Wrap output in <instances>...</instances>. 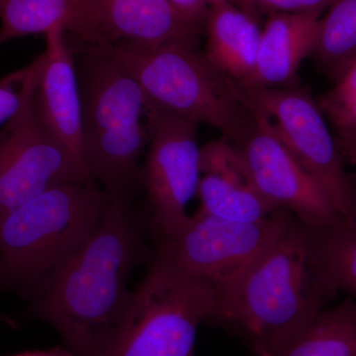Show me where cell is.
Returning a JSON list of instances; mask_svg holds the SVG:
<instances>
[{"mask_svg": "<svg viewBox=\"0 0 356 356\" xmlns=\"http://www.w3.org/2000/svg\"><path fill=\"white\" fill-rule=\"evenodd\" d=\"M254 111L252 126L229 142L257 192L275 209L286 210L318 231L344 224L327 194L297 161L270 119Z\"/></svg>", "mask_w": 356, "mask_h": 356, "instance_id": "10", "label": "cell"}, {"mask_svg": "<svg viewBox=\"0 0 356 356\" xmlns=\"http://www.w3.org/2000/svg\"><path fill=\"white\" fill-rule=\"evenodd\" d=\"M273 356H356V301L327 307Z\"/></svg>", "mask_w": 356, "mask_h": 356, "instance_id": "18", "label": "cell"}, {"mask_svg": "<svg viewBox=\"0 0 356 356\" xmlns=\"http://www.w3.org/2000/svg\"><path fill=\"white\" fill-rule=\"evenodd\" d=\"M0 21V44L56 28L89 46L106 44L96 0H4Z\"/></svg>", "mask_w": 356, "mask_h": 356, "instance_id": "16", "label": "cell"}, {"mask_svg": "<svg viewBox=\"0 0 356 356\" xmlns=\"http://www.w3.org/2000/svg\"><path fill=\"white\" fill-rule=\"evenodd\" d=\"M334 0H287L286 13L322 14Z\"/></svg>", "mask_w": 356, "mask_h": 356, "instance_id": "24", "label": "cell"}, {"mask_svg": "<svg viewBox=\"0 0 356 356\" xmlns=\"http://www.w3.org/2000/svg\"><path fill=\"white\" fill-rule=\"evenodd\" d=\"M149 140L140 185L149 202L152 238L170 235L188 219L198 193L201 149L198 125L178 115L147 108Z\"/></svg>", "mask_w": 356, "mask_h": 356, "instance_id": "9", "label": "cell"}, {"mask_svg": "<svg viewBox=\"0 0 356 356\" xmlns=\"http://www.w3.org/2000/svg\"><path fill=\"white\" fill-rule=\"evenodd\" d=\"M107 194L93 180L54 187L0 219V294L27 300L92 233Z\"/></svg>", "mask_w": 356, "mask_h": 356, "instance_id": "5", "label": "cell"}, {"mask_svg": "<svg viewBox=\"0 0 356 356\" xmlns=\"http://www.w3.org/2000/svg\"><path fill=\"white\" fill-rule=\"evenodd\" d=\"M149 211L107 194L97 226L26 300L23 316L51 325L74 356H107L125 330L133 271L153 259Z\"/></svg>", "mask_w": 356, "mask_h": 356, "instance_id": "1", "label": "cell"}, {"mask_svg": "<svg viewBox=\"0 0 356 356\" xmlns=\"http://www.w3.org/2000/svg\"><path fill=\"white\" fill-rule=\"evenodd\" d=\"M182 17L192 24L204 28L209 6L205 0H168Z\"/></svg>", "mask_w": 356, "mask_h": 356, "instance_id": "23", "label": "cell"}, {"mask_svg": "<svg viewBox=\"0 0 356 356\" xmlns=\"http://www.w3.org/2000/svg\"><path fill=\"white\" fill-rule=\"evenodd\" d=\"M44 36L43 64L34 95L37 115L46 132L86 170L83 102L76 56L62 29L56 28Z\"/></svg>", "mask_w": 356, "mask_h": 356, "instance_id": "12", "label": "cell"}, {"mask_svg": "<svg viewBox=\"0 0 356 356\" xmlns=\"http://www.w3.org/2000/svg\"><path fill=\"white\" fill-rule=\"evenodd\" d=\"M318 13H273L261 30L257 63L245 88H284L299 84L302 63L317 43Z\"/></svg>", "mask_w": 356, "mask_h": 356, "instance_id": "14", "label": "cell"}, {"mask_svg": "<svg viewBox=\"0 0 356 356\" xmlns=\"http://www.w3.org/2000/svg\"><path fill=\"white\" fill-rule=\"evenodd\" d=\"M42 64L43 57L41 55L31 64L0 79V125L6 124L19 111L37 83Z\"/></svg>", "mask_w": 356, "mask_h": 356, "instance_id": "22", "label": "cell"}, {"mask_svg": "<svg viewBox=\"0 0 356 356\" xmlns=\"http://www.w3.org/2000/svg\"><path fill=\"white\" fill-rule=\"evenodd\" d=\"M291 214L278 210L264 221L240 222L198 211L170 235L152 238L154 252L180 273L209 285L217 293L219 307L277 238Z\"/></svg>", "mask_w": 356, "mask_h": 356, "instance_id": "7", "label": "cell"}, {"mask_svg": "<svg viewBox=\"0 0 356 356\" xmlns=\"http://www.w3.org/2000/svg\"><path fill=\"white\" fill-rule=\"evenodd\" d=\"M204 31L203 51L210 64L229 79L245 86L257 63L261 29L254 16L233 3L209 6Z\"/></svg>", "mask_w": 356, "mask_h": 356, "instance_id": "17", "label": "cell"}, {"mask_svg": "<svg viewBox=\"0 0 356 356\" xmlns=\"http://www.w3.org/2000/svg\"><path fill=\"white\" fill-rule=\"evenodd\" d=\"M252 108L266 115L297 161L322 186L346 226L356 229V175L346 170L344 156L327 119L307 89L243 86Z\"/></svg>", "mask_w": 356, "mask_h": 356, "instance_id": "8", "label": "cell"}, {"mask_svg": "<svg viewBox=\"0 0 356 356\" xmlns=\"http://www.w3.org/2000/svg\"><path fill=\"white\" fill-rule=\"evenodd\" d=\"M97 47L137 81L147 108L211 126L229 142L242 138L254 120L242 86L210 64L198 44L119 42Z\"/></svg>", "mask_w": 356, "mask_h": 356, "instance_id": "4", "label": "cell"}, {"mask_svg": "<svg viewBox=\"0 0 356 356\" xmlns=\"http://www.w3.org/2000/svg\"><path fill=\"white\" fill-rule=\"evenodd\" d=\"M36 86L0 132V219L54 187L92 180L42 126L35 107Z\"/></svg>", "mask_w": 356, "mask_h": 356, "instance_id": "11", "label": "cell"}, {"mask_svg": "<svg viewBox=\"0 0 356 356\" xmlns=\"http://www.w3.org/2000/svg\"><path fill=\"white\" fill-rule=\"evenodd\" d=\"M11 356H74L65 346H58L50 350L25 351Z\"/></svg>", "mask_w": 356, "mask_h": 356, "instance_id": "25", "label": "cell"}, {"mask_svg": "<svg viewBox=\"0 0 356 356\" xmlns=\"http://www.w3.org/2000/svg\"><path fill=\"white\" fill-rule=\"evenodd\" d=\"M238 1H240V0H205V2L208 4V6H217V4L221 3H233L238 6Z\"/></svg>", "mask_w": 356, "mask_h": 356, "instance_id": "27", "label": "cell"}, {"mask_svg": "<svg viewBox=\"0 0 356 356\" xmlns=\"http://www.w3.org/2000/svg\"><path fill=\"white\" fill-rule=\"evenodd\" d=\"M217 293L153 255L134 289L125 330L107 356H195L199 327L214 317Z\"/></svg>", "mask_w": 356, "mask_h": 356, "instance_id": "6", "label": "cell"}, {"mask_svg": "<svg viewBox=\"0 0 356 356\" xmlns=\"http://www.w3.org/2000/svg\"><path fill=\"white\" fill-rule=\"evenodd\" d=\"M325 232L290 215L211 324L247 344L255 356H273L336 298L339 288L325 257Z\"/></svg>", "mask_w": 356, "mask_h": 356, "instance_id": "2", "label": "cell"}, {"mask_svg": "<svg viewBox=\"0 0 356 356\" xmlns=\"http://www.w3.org/2000/svg\"><path fill=\"white\" fill-rule=\"evenodd\" d=\"M77 55L84 165L105 193L135 201L143 191L140 159L149 140L146 97L127 70L97 46L86 44Z\"/></svg>", "mask_w": 356, "mask_h": 356, "instance_id": "3", "label": "cell"}, {"mask_svg": "<svg viewBox=\"0 0 356 356\" xmlns=\"http://www.w3.org/2000/svg\"><path fill=\"white\" fill-rule=\"evenodd\" d=\"M238 7H240L243 11L250 14V15L254 16L257 19L259 11H257V7L254 6V0H240Z\"/></svg>", "mask_w": 356, "mask_h": 356, "instance_id": "26", "label": "cell"}, {"mask_svg": "<svg viewBox=\"0 0 356 356\" xmlns=\"http://www.w3.org/2000/svg\"><path fill=\"white\" fill-rule=\"evenodd\" d=\"M4 0H0V6H2V3H3Z\"/></svg>", "mask_w": 356, "mask_h": 356, "instance_id": "28", "label": "cell"}, {"mask_svg": "<svg viewBox=\"0 0 356 356\" xmlns=\"http://www.w3.org/2000/svg\"><path fill=\"white\" fill-rule=\"evenodd\" d=\"M96 6L106 44H198L204 31L182 17L168 0H96Z\"/></svg>", "mask_w": 356, "mask_h": 356, "instance_id": "15", "label": "cell"}, {"mask_svg": "<svg viewBox=\"0 0 356 356\" xmlns=\"http://www.w3.org/2000/svg\"><path fill=\"white\" fill-rule=\"evenodd\" d=\"M316 100L331 125L344 159L355 163L356 57L337 76L334 86Z\"/></svg>", "mask_w": 356, "mask_h": 356, "instance_id": "20", "label": "cell"}, {"mask_svg": "<svg viewBox=\"0 0 356 356\" xmlns=\"http://www.w3.org/2000/svg\"><path fill=\"white\" fill-rule=\"evenodd\" d=\"M199 211L228 221H264L278 211L267 202L248 179L228 140L209 143L201 149Z\"/></svg>", "mask_w": 356, "mask_h": 356, "instance_id": "13", "label": "cell"}, {"mask_svg": "<svg viewBox=\"0 0 356 356\" xmlns=\"http://www.w3.org/2000/svg\"><path fill=\"white\" fill-rule=\"evenodd\" d=\"M318 22L312 58L332 81L356 57V0H334Z\"/></svg>", "mask_w": 356, "mask_h": 356, "instance_id": "19", "label": "cell"}, {"mask_svg": "<svg viewBox=\"0 0 356 356\" xmlns=\"http://www.w3.org/2000/svg\"><path fill=\"white\" fill-rule=\"evenodd\" d=\"M327 266L339 291L356 301V229L339 225L324 233Z\"/></svg>", "mask_w": 356, "mask_h": 356, "instance_id": "21", "label": "cell"}]
</instances>
